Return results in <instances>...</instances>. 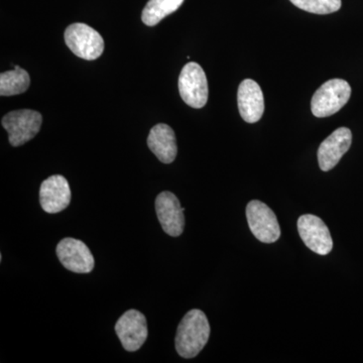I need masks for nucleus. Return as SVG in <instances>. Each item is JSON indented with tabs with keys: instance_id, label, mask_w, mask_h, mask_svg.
<instances>
[{
	"instance_id": "obj_1",
	"label": "nucleus",
	"mask_w": 363,
	"mask_h": 363,
	"mask_svg": "<svg viewBox=\"0 0 363 363\" xmlns=\"http://www.w3.org/2000/svg\"><path fill=\"white\" fill-rule=\"evenodd\" d=\"M210 337V324L201 310L193 309L184 316L177 329L176 350L181 357L190 359L201 352Z\"/></svg>"
},
{
	"instance_id": "obj_2",
	"label": "nucleus",
	"mask_w": 363,
	"mask_h": 363,
	"mask_svg": "<svg viewBox=\"0 0 363 363\" xmlns=\"http://www.w3.org/2000/svg\"><path fill=\"white\" fill-rule=\"evenodd\" d=\"M351 96V87L342 79H332L325 82L313 95L311 111L319 118L337 113L347 104Z\"/></svg>"
},
{
	"instance_id": "obj_3",
	"label": "nucleus",
	"mask_w": 363,
	"mask_h": 363,
	"mask_svg": "<svg viewBox=\"0 0 363 363\" xmlns=\"http://www.w3.org/2000/svg\"><path fill=\"white\" fill-rule=\"evenodd\" d=\"M64 38L69 49L79 58L93 61L104 54V38L97 30L85 23L69 26Z\"/></svg>"
},
{
	"instance_id": "obj_4",
	"label": "nucleus",
	"mask_w": 363,
	"mask_h": 363,
	"mask_svg": "<svg viewBox=\"0 0 363 363\" xmlns=\"http://www.w3.org/2000/svg\"><path fill=\"white\" fill-rule=\"evenodd\" d=\"M43 116L40 112L21 109L9 112L2 117L1 124L9 133V140L13 147H20L30 142L42 128Z\"/></svg>"
},
{
	"instance_id": "obj_5",
	"label": "nucleus",
	"mask_w": 363,
	"mask_h": 363,
	"mask_svg": "<svg viewBox=\"0 0 363 363\" xmlns=\"http://www.w3.org/2000/svg\"><path fill=\"white\" fill-rule=\"evenodd\" d=\"M179 92L186 104L200 109L208 101V82L202 67L190 62L182 69L179 77Z\"/></svg>"
},
{
	"instance_id": "obj_6",
	"label": "nucleus",
	"mask_w": 363,
	"mask_h": 363,
	"mask_svg": "<svg viewBox=\"0 0 363 363\" xmlns=\"http://www.w3.org/2000/svg\"><path fill=\"white\" fill-rule=\"evenodd\" d=\"M248 226L260 242L274 243L281 236V227L274 211L264 203L252 200L247 206Z\"/></svg>"
},
{
	"instance_id": "obj_7",
	"label": "nucleus",
	"mask_w": 363,
	"mask_h": 363,
	"mask_svg": "<svg viewBox=\"0 0 363 363\" xmlns=\"http://www.w3.org/2000/svg\"><path fill=\"white\" fill-rule=\"evenodd\" d=\"M116 332L124 350L135 352L142 348L149 336L147 318L138 310H128L117 321Z\"/></svg>"
},
{
	"instance_id": "obj_8",
	"label": "nucleus",
	"mask_w": 363,
	"mask_h": 363,
	"mask_svg": "<svg viewBox=\"0 0 363 363\" xmlns=\"http://www.w3.org/2000/svg\"><path fill=\"white\" fill-rule=\"evenodd\" d=\"M298 231L306 247L320 255L332 252L333 240L325 222L312 214L302 215L298 220Z\"/></svg>"
},
{
	"instance_id": "obj_9",
	"label": "nucleus",
	"mask_w": 363,
	"mask_h": 363,
	"mask_svg": "<svg viewBox=\"0 0 363 363\" xmlns=\"http://www.w3.org/2000/svg\"><path fill=\"white\" fill-rule=\"evenodd\" d=\"M57 257L68 271L89 274L95 267V260L89 247L82 240L66 238L57 245Z\"/></svg>"
},
{
	"instance_id": "obj_10",
	"label": "nucleus",
	"mask_w": 363,
	"mask_h": 363,
	"mask_svg": "<svg viewBox=\"0 0 363 363\" xmlns=\"http://www.w3.org/2000/svg\"><path fill=\"white\" fill-rule=\"evenodd\" d=\"M185 208H182L175 194L164 191L156 198V212L162 230L168 235L178 238L185 227Z\"/></svg>"
},
{
	"instance_id": "obj_11",
	"label": "nucleus",
	"mask_w": 363,
	"mask_h": 363,
	"mask_svg": "<svg viewBox=\"0 0 363 363\" xmlns=\"http://www.w3.org/2000/svg\"><path fill=\"white\" fill-rule=\"evenodd\" d=\"M71 189L65 177L54 175L43 182L40 188V204L49 214L63 211L70 205Z\"/></svg>"
},
{
	"instance_id": "obj_12",
	"label": "nucleus",
	"mask_w": 363,
	"mask_h": 363,
	"mask_svg": "<svg viewBox=\"0 0 363 363\" xmlns=\"http://www.w3.org/2000/svg\"><path fill=\"white\" fill-rule=\"evenodd\" d=\"M352 143V133L350 128H340L331 133L318 149L320 169L328 172L335 168L341 157L348 152Z\"/></svg>"
},
{
	"instance_id": "obj_13",
	"label": "nucleus",
	"mask_w": 363,
	"mask_h": 363,
	"mask_svg": "<svg viewBox=\"0 0 363 363\" xmlns=\"http://www.w3.org/2000/svg\"><path fill=\"white\" fill-rule=\"evenodd\" d=\"M238 111L243 121L255 123L260 121L264 112V98L262 88L252 79L240 83L238 92Z\"/></svg>"
},
{
	"instance_id": "obj_14",
	"label": "nucleus",
	"mask_w": 363,
	"mask_h": 363,
	"mask_svg": "<svg viewBox=\"0 0 363 363\" xmlns=\"http://www.w3.org/2000/svg\"><path fill=\"white\" fill-rule=\"evenodd\" d=\"M147 145L155 156L164 164H171L175 161L178 154L176 135L168 124H157L150 130Z\"/></svg>"
},
{
	"instance_id": "obj_15",
	"label": "nucleus",
	"mask_w": 363,
	"mask_h": 363,
	"mask_svg": "<svg viewBox=\"0 0 363 363\" xmlns=\"http://www.w3.org/2000/svg\"><path fill=\"white\" fill-rule=\"evenodd\" d=\"M30 78L28 72L21 67H14V70L4 72L0 75V95L13 96L21 94L28 89Z\"/></svg>"
},
{
	"instance_id": "obj_16",
	"label": "nucleus",
	"mask_w": 363,
	"mask_h": 363,
	"mask_svg": "<svg viewBox=\"0 0 363 363\" xmlns=\"http://www.w3.org/2000/svg\"><path fill=\"white\" fill-rule=\"evenodd\" d=\"M184 0H149L143 9V23L147 26H155L180 9Z\"/></svg>"
},
{
	"instance_id": "obj_17",
	"label": "nucleus",
	"mask_w": 363,
	"mask_h": 363,
	"mask_svg": "<svg viewBox=\"0 0 363 363\" xmlns=\"http://www.w3.org/2000/svg\"><path fill=\"white\" fill-rule=\"evenodd\" d=\"M290 1L298 9L315 14L336 13L341 7V0H290Z\"/></svg>"
}]
</instances>
